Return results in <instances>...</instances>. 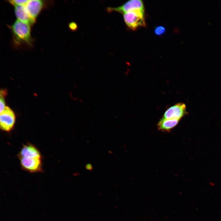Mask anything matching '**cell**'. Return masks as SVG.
<instances>
[{
    "instance_id": "9c48e42d",
    "label": "cell",
    "mask_w": 221,
    "mask_h": 221,
    "mask_svg": "<svg viewBox=\"0 0 221 221\" xmlns=\"http://www.w3.org/2000/svg\"><path fill=\"white\" fill-rule=\"evenodd\" d=\"M25 5L15 6L14 12L17 20L32 25L35 21L30 16L26 9Z\"/></svg>"
},
{
    "instance_id": "5bb4252c",
    "label": "cell",
    "mask_w": 221,
    "mask_h": 221,
    "mask_svg": "<svg viewBox=\"0 0 221 221\" xmlns=\"http://www.w3.org/2000/svg\"><path fill=\"white\" fill-rule=\"evenodd\" d=\"M69 28L71 30L76 31L78 29V25L76 22L72 21L69 23Z\"/></svg>"
},
{
    "instance_id": "8992f818",
    "label": "cell",
    "mask_w": 221,
    "mask_h": 221,
    "mask_svg": "<svg viewBox=\"0 0 221 221\" xmlns=\"http://www.w3.org/2000/svg\"><path fill=\"white\" fill-rule=\"evenodd\" d=\"M188 114L185 104L180 103L176 104L168 108L165 112L162 117L167 119L180 120Z\"/></svg>"
},
{
    "instance_id": "6da1fadb",
    "label": "cell",
    "mask_w": 221,
    "mask_h": 221,
    "mask_svg": "<svg viewBox=\"0 0 221 221\" xmlns=\"http://www.w3.org/2000/svg\"><path fill=\"white\" fill-rule=\"evenodd\" d=\"M30 25L16 21L10 27L12 32L13 40L17 45H32V39L31 35Z\"/></svg>"
},
{
    "instance_id": "277c9868",
    "label": "cell",
    "mask_w": 221,
    "mask_h": 221,
    "mask_svg": "<svg viewBox=\"0 0 221 221\" xmlns=\"http://www.w3.org/2000/svg\"><path fill=\"white\" fill-rule=\"evenodd\" d=\"M22 169L31 173L43 171L42 158L18 157Z\"/></svg>"
},
{
    "instance_id": "30bf717a",
    "label": "cell",
    "mask_w": 221,
    "mask_h": 221,
    "mask_svg": "<svg viewBox=\"0 0 221 221\" xmlns=\"http://www.w3.org/2000/svg\"><path fill=\"white\" fill-rule=\"evenodd\" d=\"M180 120L161 118L157 124L158 129L163 132H169L178 124Z\"/></svg>"
},
{
    "instance_id": "9a60e30c",
    "label": "cell",
    "mask_w": 221,
    "mask_h": 221,
    "mask_svg": "<svg viewBox=\"0 0 221 221\" xmlns=\"http://www.w3.org/2000/svg\"><path fill=\"white\" fill-rule=\"evenodd\" d=\"M85 168L86 169L89 171H91L93 169L92 165L90 163L87 164L85 166Z\"/></svg>"
},
{
    "instance_id": "7a4b0ae2",
    "label": "cell",
    "mask_w": 221,
    "mask_h": 221,
    "mask_svg": "<svg viewBox=\"0 0 221 221\" xmlns=\"http://www.w3.org/2000/svg\"><path fill=\"white\" fill-rule=\"evenodd\" d=\"M125 24L130 29L135 30L140 27H145L146 23L145 11L140 10L131 11L123 14Z\"/></svg>"
},
{
    "instance_id": "4fadbf2b",
    "label": "cell",
    "mask_w": 221,
    "mask_h": 221,
    "mask_svg": "<svg viewBox=\"0 0 221 221\" xmlns=\"http://www.w3.org/2000/svg\"><path fill=\"white\" fill-rule=\"evenodd\" d=\"M29 0H9V2L14 6H17L25 5Z\"/></svg>"
},
{
    "instance_id": "5b68a950",
    "label": "cell",
    "mask_w": 221,
    "mask_h": 221,
    "mask_svg": "<svg viewBox=\"0 0 221 221\" xmlns=\"http://www.w3.org/2000/svg\"><path fill=\"white\" fill-rule=\"evenodd\" d=\"M137 10L145 11L144 3L142 0H129L119 6L116 7H107L106 9L108 12H116L123 14L130 11Z\"/></svg>"
},
{
    "instance_id": "3957f363",
    "label": "cell",
    "mask_w": 221,
    "mask_h": 221,
    "mask_svg": "<svg viewBox=\"0 0 221 221\" xmlns=\"http://www.w3.org/2000/svg\"><path fill=\"white\" fill-rule=\"evenodd\" d=\"M16 121V117L13 110L6 106L1 113L0 116V127L4 131L9 132L14 127Z\"/></svg>"
},
{
    "instance_id": "ba28073f",
    "label": "cell",
    "mask_w": 221,
    "mask_h": 221,
    "mask_svg": "<svg viewBox=\"0 0 221 221\" xmlns=\"http://www.w3.org/2000/svg\"><path fill=\"white\" fill-rule=\"evenodd\" d=\"M26 9L31 17L36 20L37 17L44 7V1L40 0H30L25 5Z\"/></svg>"
},
{
    "instance_id": "52a82bcc",
    "label": "cell",
    "mask_w": 221,
    "mask_h": 221,
    "mask_svg": "<svg viewBox=\"0 0 221 221\" xmlns=\"http://www.w3.org/2000/svg\"><path fill=\"white\" fill-rule=\"evenodd\" d=\"M18 157L42 158L39 150L34 145L27 143L23 145L17 154Z\"/></svg>"
},
{
    "instance_id": "8fae6325",
    "label": "cell",
    "mask_w": 221,
    "mask_h": 221,
    "mask_svg": "<svg viewBox=\"0 0 221 221\" xmlns=\"http://www.w3.org/2000/svg\"><path fill=\"white\" fill-rule=\"evenodd\" d=\"M7 93V91L6 89H2L1 90L0 98V113L3 111L6 107L5 105L4 98L6 95Z\"/></svg>"
},
{
    "instance_id": "7c38bea8",
    "label": "cell",
    "mask_w": 221,
    "mask_h": 221,
    "mask_svg": "<svg viewBox=\"0 0 221 221\" xmlns=\"http://www.w3.org/2000/svg\"><path fill=\"white\" fill-rule=\"evenodd\" d=\"M166 30V28L164 26L160 25L155 28L154 32L157 35L160 36L164 34Z\"/></svg>"
}]
</instances>
